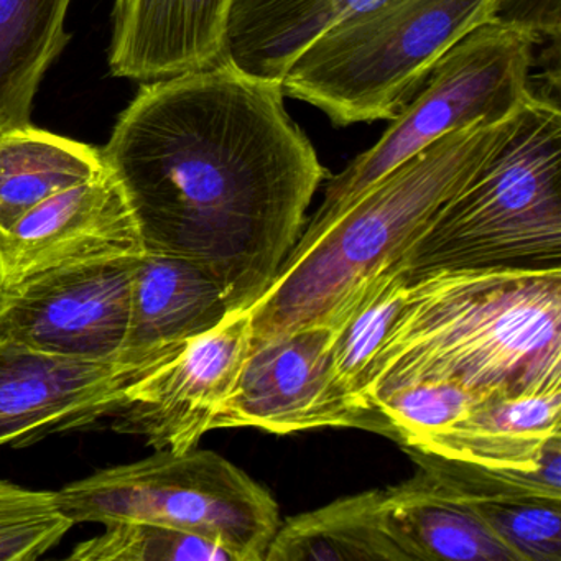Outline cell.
<instances>
[{"label": "cell", "mask_w": 561, "mask_h": 561, "mask_svg": "<svg viewBox=\"0 0 561 561\" xmlns=\"http://www.w3.org/2000/svg\"><path fill=\"white\" fill-rule=\"evenodd\" d=\"M0 300H2V291H0Z\"/></svg>", "instance_id": "cell-28"}, {"label": "cell", "mask_w": 561, "mask_h": 561, "mask_svg": "<svg viewBox=\"0 0 561 561\" xmlns=\"http://www.w3.org/2000/svg\"><path fill=\"white\" fill-rule=\"evenodd\" d=\"M130 2H133V0H116V8H114V25L121 24L123 19L126 18Z\"/></svg>", "instance_id": "cell-27"}, {"label": "cell", "mask_w": 561, "mask_h": 561, "mask_svg": "<svg viewBox=\"0 0 561 561\" xmlns=\"http://www.w3.org/2000/svg\"><path fill=\"white\" fill-rule=\"evenodd\" d=\"M560 438L561 390H550L484 397L451 428L412 449L482 468L527 471Z\"/></svg>", "instance_id": "cell-16"}, {"label": "cell", "mask_w": 561, "mask_h": 561, "mask_svg": "<svg viewBox=\"0 0 561 561\" xmlns=\"http://www.w3.org/2000/svg\"><path fill=\"white\" fill-rule=\"evenodd\" d=\"M228 313L225 290L208 268L146 252L134 265L129 328L117 363L150 374Z\"/></svg>", "instance_id": "cell-13"}, {"label": "cell", "mask_w": 561, "mask_h": 561, "mask_svg": "<svg viewBox=\"0 0 561 561\" xmlns=\"http://www.w3.org/2000/svg\"><path fill=\"white\" fill-rule=\"evenodd\" d=\"M137 259L38 275L0 300V337L55 356L117 360Z\"/></svg>", "instance_id": "cell-10"}, {"label": "cell", "mask_w": 561, "mask_h": 561, "mask_svg": "<svg viewBox=\"0 0 561 561\" xmlns=\"http://www.w3.org/2000/svg\"><path fill=\"white\" fill-rule=\"evenodd\" d=\"M481 399L459 383L415 380L383 393L373 409L389 423L393 438L412 448L451 428Z\"/></svg>", "instance_id": "cell-24"}, {"label": "cell", "mask_w": 561, "mask_h": 561, "mask_svg": "<svg viewBox=\"0 0 561 561\" xmlns=\"http://www.w3.org/2000/svg\"><path fill=\"white\" fill-rule=\"evenodd\" d=\"M251 340V311H229L221 323L127 387L111 415L113 428L142 436L156 451L196 448L234 390Z\"/></svg>", "instance_id": "cell-9"}, {"label": "cell", "mask_w": 561, "mask_h": 561, "mask_svg": "<svg viewBox=\"0 0 561 561\" xmlns=\"http://www.w3.org/2000/svg\"><path fill=\"white\" fill-rule=\"evenodd\" d=\"M284 100L282 81L228 64L163 78L140 90L101 150L146 252L208 268L229 311L268 290L328 179Z\"/></svg>", "instance_id": "cell-1"}, {"label": "cell", "mask_w": 561, "mask_h": 561, "mask_svg": "<svg viewBox=\"0 0 561 561\" xmlns=\"http://www.w3.org/2000/svg\"><path fill=\"white\" fill-rule=\"evenodd\" d=\"M534 35L488 21L469 32L430 71L389 129L324 190L304 232H313L410 157L462 127L495 124L520 113L531 96Z\"/></svg>", "instance_id": "cell-7"}, {"label": "cell", "mask_w": 561, "mask_h": 561, "mask_svg": "<svg viewBox=\"0 0 561 561\" xmlns=\"http://www.w3.org/2000/svg\"><path fill=\"white\" fill-rule=\"evenodd\" d=\"M416 466L382 497L387 528L409 561H520L453 485Z\"/></svg>", "instance_id": "cell-15"}, {"label": "cell", "mask_w": 561, "mask_h": 561, "mask_svg": "<svg viewBox=\"0 0 561 561\" xmlns=\"http://www.w3.org/2000/svg\"><path fill=\"white\" fill-rule=\"evenodd\" d=\"M380 0H234L222 64L282 81L295 58L327 28Z\"/></svg>", "instance_id": "cell-17"}, {"label": "cell", "mask_w": 561, "mask_h": 561, "mask_svg": "<svg viewBox=\"0 0 561 561\" xmlns=\"http://www.w3.org/2000/svg\"><path fill=\"white\" fill-rule=\"evenodd\" d=\"M75 524L137 520L215 541L236 561H264L280 525L274 495L208 449L156 451L57 491Z\"/></svg>", "instance_id": "cell-6"}, {"label": "cell", "mask_w": 561, "mask_h": 561, "mask_svg": "<svg viewBox=\"0 0 561 561\" xmlns=\"http://www.w3.org/2000/svg\"><path fill=\"white\" fill-rule=\"evenodd\" d=\"M458 492L518 560L561 561V499L531 492Z\"/></svg>", "instance_id": "cell-22"}, {"label": "cell", "mask_w": 561, "mask_h": 561, "mask_svg": "<svg viewBox=\"0 0 561 561\" xmlns=\"http://www.w3.org/2000/svg\"><path fill=\"white\" fill-rule=\"evenodd\" d=\"M103 152L32 126L0 134V234L45 199L96 179Z\"/></svg>", "instance_id": "cell-19"}, {"label": "cell", "mask_w": 561, "mask_h": 561, "mask_svg": "<svg viewBox=\"0 0 561 561\" xmlns=\"http://www.w3.org/2000/svg\"><path fill=\"white\" fill-rule=\"evenodd\" d=\"M98 537L71 551L77 561H236L215 541L190 531L150 522L123 520L104 525Z\"/></svg>", "instance_id": "cell-23"}, {"label": "cell", "mask_w": 561, "mask_h": 561, "mask_svg": "<svg viewBox=\"0 0 561 561\" xmlns=\"http://www.w3.org/2000/svg\"><path fill=\"white\" fill-rule=\"evenodd\" d=\"M144 254L129 199L106 167L96 179L45 199L0 234V291L48 272Z\"/></svg>", "instance_id": "cell-11"}, {"label": "cell", "mask_w": 561, "mask_h": 561, "mask_svg": "<svg viewBox=\"0 0 561 561\" xmlns=\"http://www.w3.org/2000/svg\"><path fill=\"white\" fill-rule=\"evenodd\" d=\"M410 282L409 268L400 259L360 284L328 324L333 331L334 374L344 390L364 407V376L399 318Z\"/></svg>", "instance_id": "cell-21"}, {"label": "cell", "mask_w": 561, "mask_h": 561, "mask_svg": "<svg viewBox=\"0 0 561 561\" xmlns=\"http://www.w3.org/2000/svg\"><path fill=\"white\" fill-rule=\"evenodd\" d=\"M142 376L117 360L55 356L0 337V448L96 425Z\"/></svg>", "instance_id": "cell-12"}, {"label": "cell", "mask_w": 561, "mask_h": 561, "mask_svg": "<svg viewBox=\"0 0 561 561\" xmlns=\"http://www.w3.org/2000/svg\"><path fill=\"white\" fill-rule=\"evenodd\" d=\"M71 0H0V134L31 126L32 104L70 37Z\"/></svg>", "instance_id": "cell-20"}, {"label": "cell", "mask_w": 561, "mask_h": 561, "mask_svg": "<svg viewBox=\"0 0 561 561\" xmlns=\"http://www.w3.org/2000/svg\"><path fill=\"white\" fill-rule=\"evenodd\" d=\"M518 114L442 137L327 225L301 232L268 290L249 308L252 340L330 324L360 284L405 255L439 208L511 136Z\"/></svg>", "instance_id": "cell-3"}, {"label": "cell", "mask_w": 561, "mask_h": 561, "mask_svg": "<svg viewBox=\"0 0 561 561\" xmlns=\"http://www.w3.org/2000/svg\"><path fill=\"white\" fill-rule=\"evenodd\" d=\"M495 0H380L318 35L282 78L285 96L337 127L392 121Z\"/></svg>", "instance_id": "cell-5"}, {"label": "cell", "mask_w": 561, "mask_h": 561, "mask_svg": "<svg viewBox=\"0 0 561 561\" xmlns=\"http://www.w3.org/2000/svg\"><path fill=\"white\" fill-rule=\"evenodd\" d=\"M446 380L482 397L561 390V267L438 271L412 278L364 376V403Z\"/></svg>", "instance_id": "cell-2"}, {"label": "cell", "mask_w": 561, "mask_h": 561, "mask_svg": "<svg viewBox=\"0 0 561 561\" xmlns=\"http://www.w3.org/2000/svg\"><path fill=\"white\" fill-rule=\"evenodd\" d=\"M234 0H133L114 25V77L149 81L222 64Z\"/></svg>", "instance_id": "cell-14"}, {"label": "cell", "mask_w": 561, "mask_h": 561, "mask_svg": "<svg viewBox=\"0 0 561 561\" xmlns=\"http://www.w3.org/2000/svg\"><path fill=\"white\" fill-rule=\"evenodd\" d=\"M331 327L310 324L251 340L238 382L213 430L259 428L274 435L363 428L392 436L377 410L344 390L333 369Z\"/></svg>", "instance_id": "cell-8"}, {"label": "cell", "mask_w": 561, "mask_h": 561, "mask_svg": "<svg viewBox=\"0 0 561 561\" xmlns=\"http://www.w3.org/2000/svg\"><path fill=\"white\" fill-rule=\"evenodd\" d=\"M561 259V111L538 96L505 142L436 213L402 261L438 271L553 267Z\"/></svg>", "instance_id": "cell-4"}, {"label": "cell", "mask_w": 561, "mask_h": 561, "mask_svg": "<svg viewBox=\"0 0 561 561\" xmlns=\"http://www.w3.org/2000/svg\"><path fill=\"white\" fill-rule=\"evenodd\" d=\"M561 0H495L491 21L527 32L543 41L560 42Z\"/></svg>", "instance_id": "cell-26"}, {"label": "cell", "mask_w": 561, "mask_h": 561, "mask_svg": "<svg viewBox=\"0 0 561 561\" xmlns=\"http://www.w3.org/2000/svg\"><path fill=\"white\" fill-rule=\"evenodd\" d=\"M75 522L55 491L0 479V561H34L57 547Z\"/></svg>", "instance_id": "cell-25"}, {"label": "cell", "mask_w": 561, "mask_h": 561, "mask_svg": "<svg viewBox=\"0 0 561 561\" xmlns=\"http://www.w3.org/2000/svg\"><path fill=\"white\" fill-rule=\"evenodd\" d=\"M383 489L336 499L280 522L264 561H409L390 535Z\"/></svg>", "instance_id": "cell-18"}]
</instances>
